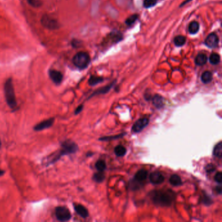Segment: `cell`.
Here are the masks:
<instances>
[{"mask_svg": "<svg viewBox=\"0 0 222 222\" xmlns=\"http://www.w3.org/2000/svg\"><path fill=\"white\" fill-rule=\"evenodd\" d=\"M151 198L154 204L160 206H171L175 199V193L171 190H154L150 193Z\"/></svg>", "mask_w": 222, "mask_h": 222, "instance_id": "1", "label": "cell"}, {"mask_svg": "<svg viewBox=\"0 0 222 222\" xmlns=\"http://www.w3.org/2000/svg\"><path fill=\"white\" fill-rule=\"evenodd\" d=\"M78 150V146L77 144L70 139L64 141L61 143V150L48 158L47 164H51L56 163L59 160L61 157L65 155L72 154L76 153Z\"/></svg>", "mask_w": 222, "mask_h": 222, "instance_id": "2", "label": "cell"}, {"mask_svg": "<svg viewBox=\"0 0 222 222\" xmlns=\"http://www.w3.org/2000/svg\"><path fill=\"white\" fill-rule=\"evenodd\" d=\"M4 94L6 102L9 107L13 110H16L18 106L17 100L15 95L13 80L11 78H9L5 82Z\"/></svg>", "mask_w": 222, "mask_h": 222, "instance_id": "3", "label": "cell"}, {"mask_svg": "<svg viewBox=\"0 0 222 222\" xmlns=\"http://www.w3.org/2000/svg\"><path fill=\"white\" fill-rule=\"evenodd\" d=\"M73 63L80 69H84L89 65L90 63L89 55L86 52H78L73 57Z\"/></svg>", "mask_w": 222, "mask_h": 222, "instance_id": "4", "label": "cell"}, {"mask_svg": "<svg viewBox=\"0 0 222 222\" xmlns=\"http://www.w3.org/2000/svg\"><path fill=\"white\" fill-rule=\"evenodd\" d=\"M41 24L45 28L50 30H56L59 27L58 21L53 16L48 14H44L42 16Z\"/></svg>", "mask_w": 222, "mask_h": 222, "instance_id": "5", "label": "cell"}, {"mask_svg": "<svg viewBox=\"0 0 222 222\" xmlns=\"http://www.w3.org/2000/svg\"><path fill=\"white\" fill-rule=\"evenodd\" d=\"M55 214L57 220L59 221H67L71 219V213L69 209L66 206H57L55 210Z\"/></svg>", "mask_w": 222, "mask_h": 222, "instance_id": "6", "label": "cell"}, {"mask_svg": "<svg viewBox=\"0 0 222 222\" xmlns=\"http://www.w3.org/2000/svg\"><path fill=\"white\" fill-rule=\"evenodd\" d=\"M148 123H149V119L148 118H139L136 122L133 124L132 128V131L133 133H139L141 132L147 126Z\"/></svg>", "mask_w": 222, "mask_h": 222, "instance_id": "7", "label": "cell"}, {"mask_svg": "<svg viewBox=\"0 0 222 222\" xmlns=\"http://www.w3.org/2000/svg\"><path fill=\"white\" fill-rule=\"evenodd\" d=\"M55 118L54 117H51L48 118V119H46L43 121H41V123L36 124V125L33 128V130L35 131H42V130H46L47 128H49L54 123Z\"/></svg>", "mask_w": 222, "mask_h": 222, "instance_id": "8", "label": "cell"}, {"mask_svg": "<svg viewBox=\"0 0 222 222\" xmlns=\"http://www.w3.org/2000/svg\"><path fill=\"white\" fill-rule=\"evenodd\" d=\"M219 38L216 34L215 33H211L208 35L205 40V44L208 48H216L218 45Z\"/></svg>", "mask_w": 222, "mask_h": 222, "instance_id": "9", "label": "cell"}, {"mask_svg": "<svg viewBox=\"0 0 222 222\" xmlns=\"http://www.w3.org/2000/svg\"><path fill=\"white\" fill-rule=\"evenodd\" d=\"M164 177L162 173L158 171L152 173L149 175V180L152 184L157 185L160 184L164 181Z\"/></svg>", "mask_w": 222, "mask_h": 222, "instance_id": "10", "label": "cell"}, {"mask_svg": "<svg viewBox=\"0 0 222 222\" xmlns=\"http://www.w3.org/2000/svg\"><path fill=\"white\" fill-rule=\"evenodd\" d=\"M49 76L51 81L54 84L58 85L61 83L63 76L61 72L56 71V70H50L49 71Z\"/></svg>", "mask_w": 222, "mask_h": 222, "instance_id": "11", "label": "cell"}, {"mask_svg": "<svg viewBox=\"0 0 222 222\" xmlns=\"http://www.w3.org/2000/svg\"><path fill=\"white\" fill-rule=\"evenodd\" d=\"M74 208L76 213L81 218H87L89 216V212L87 209L84 205L80 204H74Z\"/></svg>", "mask_w": 222, "mask_h": 222, "instance_id": "12", "label": "cell"}, {"mask_svg": "<svg viewBox=\"0 0 222 222\" xmlns=\"http://www.w3.org/2000/svg\"><path fill=\"white\" fill-rule=\"evenodd\" d=\"M148 175V171L145 169H141L136 173L134 180L139 182H143L146 180Z\"/></svg>", "mask_w": 222, "mask_h": 222, "instance_id": "13", "label": "cell"}, {"mask_svg": "<svg viewBox=\"0 0 222 222\" xmlns=\"http://www.w3.org/2000/svg\"><path fill=\"white\" fill-rule=\"evenodd\" d=\"M153 102L155 107L157 108H162L164 105L163 97L159 95H155L153 96Z\"/></svg>", "mask_w": 222, "mask_h": 222, "instance_id": "14", "label": "cell"}, {"mask_svg": "<svg viewBox=\"0 0 222 222\" xmlns=\"http://www.w3.org/2000/svg\"><path fill=\"white\" fill-rule=\"evenodd\" d=\"M207 61V56L204 54H199L196 57L195 62L196 65L199 66L204 65Z\"/></svg>", "mask_w": 222, "mask_h": 222, "instance_id": "15", "label": "cell"}, {"mask_svg": "<svg viewBox=\"0 0 222 222\" xmlns=\"http://www.w3.org/2000/svg\"><path fill=\"white\" fill-rule=\"evenodd\" d=\"M169 182L172 186H178L182 184L181 178L178 175H173L169 178Z\"/></svg>", "mask_w": 222, "mask_h": 222, "instance_id": "16", "label": "cell"}, {"mask_svg": "<svg viewBox=\"0 0 222 222\" xmlns=\"http://www.w3.org/2000/svg\"><path fill=\"white\" fill-rule=\"evenodd\" d=\"M199 24L193 21V22H191L188 27V31H189L190 33L191 34H196V33L199 31Z\"/></svg>", "mask_w": 222, "mask_h": 222, "instance_id": "17", "label": "cell"}, {"mask_svg": "<svg viewBox=\"0 0 222 222\" xmlns=\"http://www.w3.org/2000/svg\"><path fill=\"white\" fill-rule=\"evenodd\" d=\"M115 154L117 155L118 157L123 156L126 153V148L123 147V145H118L114 149Z\"/></svg>", "mask_w": 222, "mask_h": 222, "instance_id": "18", "label": "cell"}, {"mask_svg": "<svg viewBox=\"0 0 222 222\" xmlns=\"http://www.w3.org/2000/svg\"><path fill=\"white\" fill-rule=\"evenodd\" d=\"M212 80V74L210 71H205L201 76V81L204 84L210 83Z\"/></svg>", "mask_w": 222, "mask_h": 222, "instance_id": "19", "label": "cell"}, {"mask_svg": "<svg viewBox=\"0 0 222 222\" xmlns=\"http://www.w3.org/2000/svg\"><path fill=\"white\" fill-rule=\"evenodd\" d=\"M213 154L216 157L220 158H221L222 156V143L221 142L218 143L215 146L213 150Z\"/></svg>", "mask_w": 222, "mask_h": 222, "instance_id": "20", "label": "cell"}, {"mask_svg": "<svg viewBox=\"0 0 222 222\" xmlns=\"http://www.w3.org/2000/svg\"><path fill=\"white\" fill-rule=\"evenodd\" d=\"M103 80H103V78L101 77L92 76H91L89 80V84L91 86H95L96 84L101 83Z\"/></svg>", "mask_w": 222, "mask_h": 222, "instance_id": "21", "label": "cell"}, {"mask_svg": "<svg viewBox=\"0 0 222 222\" xmlns=\"http://www.w3.org/2000/svg\"><path fill=\"white\" fill-rule=\"evenodd\" d=\"M113 84H111L110 85H109V86H106L104 87L101 88V89L96 91L93 94V95H91V96L90 97H92V96L96 95H100V94H104V93H108V91L111 89V88L112 87V86H113Z\"/></svg>", "mask_w": 222, "mask_h": 222, "instance_id": "22", "label": "cell"}, {"mask_svg": "<svg viewBox=\"0 0 222 222\" xmlns=\"http://www.w3.org/2000/svg\"><path fill=\"white\" fill-rule=\"evenodd\" d=\"M186 42V38L184 36H177L174 39V43L177 46H182Z\"/></svg>", "mask_w": 222, "mask_h": 222, "instance_id": "23", "label": "cell"}, {"mask_svg": "<svg viewBox=\"0 0 222 222\" xmlns=\"http://www.w3.org/2000/svg\"><path fill=\"white\" fill-rule=\"evenodd\" d=\"M95 168L99 171H104L106 169V163L104 160H99L95 163Z\"/></svg>", "mask_w": 222, "mask_h": 222, "instance_id": "24", "label": "cell"}, {"mask_svg": "<svg viewBox=\"0 0 222 222\" xmlns=\"http://www.w3.org/2000/svg\"><path fill=\"white\" fill-rule=\"evenodd\" d=\"M104 178H105V175L104 173H102V171H99L98 173H95L93 177V181H95L96 182H98V183L102 182L104 180Z\"/></svg>", "mask_w": 222, "mask_h": 222, "instance_id": "25", "label": "cell"}, {"mask_svg": "<svg viewBox=\"0 0 222 222\" xmlns=\"http://www.w3.org/2000/svg\"><path fill=\"white\" fill-rule=\"evenodd\" d=\"M210 62H211V64L212 65H217L220 61V55L218 54H212L210 56Z\"/></svg>", "mask_w": 222, "mask_h": 222, "instance_id": "26", "label": "cell"}, {"mask_svg": "<svg viewBox=\"0 0 222 222\" xmlns=\"http://www.w3.org/2000/svg\"><path fill=\"white\" fill-rule=\"evenodd\" d=\"M157 0H144L143 6L145 8H150L156 4Z\"/></svg>", "mask_w": 222, "mask_h": 222, "instance_id": "27", "label": "cell"}, {"mask_svg": "<svg viewBox=\"0 0 222 222\" xmlns=\"http://www.w3.org/2000/svg\"><path fill=\"white\" fill-rule=\"evenodd\" d=\"M28 4L33 7H40L42 5V1L41 0H27Z\"/></svg>", "mask_w": 222, "mask_h": 222, "instance_id": "28", "label": "cell"}, {"mask_svg": "<svg viewBox=\"0 0 222 222\" xmlns=\"http://www.w3.org/2000/svg\"><path fill=\"white\" fill-rule=\"evenodd\" d=\"M138 15L135 14V15H132L131 16H130L129 18H128L126 20V24L128 26H132V24H133L136 21L138 20Z\"/></svg>", "mask_w": 222, "mask_h": 222, "instance_id": "29", "label": "cell"}, {"mask_svg": "<svg viewBox=\"0 0 222 222\" xmlns=\"http://www.w3.org/2000/svg\"><path fill=\"white\" fill-rule=\"evenodd\" d=\"M124 136L123 133H121L120 135H117V136H106V137H103V138H101L100 139V140L102 141H109V140H112V139H115L117 138H121Z\"/></svg>", "mask_w": 222, "mask_h": 222, "instance_id": "30", "label": "cell"}, {"mask_svg": "<svg viewBox=\"0 0 222 222\" xmlns=\"http://www.w3.org/2000/svg\"><path fill=\"white\" fill-rule=\"evenodd\" d=\"M214 180L215 181L218 182V184H221L222 182V173L221 172H218L216 174L215 177H214Z\"/></svg>", "mask_w": 222, "mask_h": 222, "instance_id": "31", "label": "cell"}, {"mask_svg": "<svg viewBox=\"0 0 222 222\" xmlns=\"http://www.w3.org/2000/svg\"><path fill=\"white\" fill-rule=\"evenodd\" d=\"M216 168L215 166L213 165V164H208V165L206 166V171L207 173H211L212 171H214L215 170Z\"/></svg>", "mask_w": 222, "mask_h": 222, "instance_id": "32", "label": "cell"}, {"mask_svg": "<svg viewBox=\"0 0 222 222\" xmlns=\"http://www.w3.org/2000/svg\"><path fill=\"white\" fill-rule=\"evenodd\" d=\"M83 108H84V105H80L78 106V108H76V109H75V111H74V113L75 115H78L80 113V112L83 110Z\"/></svg>", "mask_w": 222, "mask_h": 222, "instance_id": "33", "label": "cell"}, {"mask_svg": "<svg viewBox=\"0 0 222 222\" xmlns=\"http://www.w3.org/2000/svg\"><path fill=\"white\" fill-rule=\"evenodd\" d=\"M216 191L219 193V194H221V186H217L216 188Z\"/></svg>", "mask_w": 222, "mask_h": 222, "instance_id": "34", "label": "cell"}, {"mask_svg": "<svg viewBox=\"0 0 222 222\" xmlns=\"http://www.w3.org/2000/svg\"><path fill=\"white\" fill-rule=\"evenodd\" d=\"M5 171H4V170L0 169V177H1V176L4 175L5 174Z\"/></svg>", "mask_w": 222, "mask_h": 222, "instance_id": "35", "label": "cell"}, {"mask_svg": "<svg viewBox=\"0 0 222 222\" xmlns=\"http://www.w3.org/2000/svg\"><path fill=\"white\" fill-rule=\"evenodd\" d=\"M1 139H0V148H1Z\"/></svg>", "mask_w": 222, "mask_h": 222, "instance_id": "36", "label": "cell"}]
</instances>
